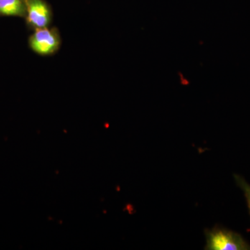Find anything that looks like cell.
<instances>
[{
    "mask_svg": "<svg viewBox=\"0 0 250 250\" xmlns=\"http://www.w3.org/2000/svg\"><path fill=\"white\" fill-rule=\"evenodd\" d=\"M207 250H249L250 245L239 233L215 226L205 230Z\"/></svg>",
    "mask_w": 250,
    "mask_h": 250,
    "instance_id": "1",
    "label": "cell"
},
{
    "mask_svg": "<svg viewBox=\"0 0 250 250\" xmlns=\"http://www.w3.org/2000/svg\"><path fill=\"white\" fill-rule=\"evenodd\" d=\"M62 42L60 32L55 27L36 29L29 38V46L31 50L42 57L57 53Z\"/></svg>",
    "mask_w": 250,
    "mask_h": 250,
    "instance_id": "2",
    "label": "cell"
},
{
    "mask_svg": "<svg viewBox=\"0 0 250 250\" xmlns=\"http://www.w3.org/2000/svg\"><path fill=\"white\" fill-rule=\"evenodd\" d=\"M26 22L32 30L50 27L53 20L52 9L45 0H24Z\"/></svg>",
    "mask_w": 250,
    "mask_h": 250,
    "instance_id": "3",
    "label": "cell"
},
{
    "mask_svg": "<svg viewBox=\"0 0 250 250\" xmlns=\"http://www.w3.org/2000/svg\"><path fill=\"white\" fill-rule=\"evenodd\" d=\"M0 16L25 17L24 0H0Z\"/></svg>",
    "mask_w": 250,
    "mask_h": 250,
    "instance_id": "4",
    "label": "cell"
},
{
    "mask_svg": "<svg viewBox=\"0 0 250 250\" xmlns=\"http://www.w3.org/2000/svg\"><path fill=\"white\" fill-rule=\"evenodd\" d=\"M234 178L238 187L241 188V190L244 192L250 213V185L246 182V179L242 177L241 176L235 174Z\"/></svg>",
    "mask_w": 250,
    "mask_h": 250,
    "instance_id": "5",
    "label": "cell"
}]
</instances>
